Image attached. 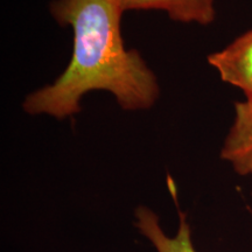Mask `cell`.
I'll use <instances>...</instances> for the list:
<instances>
[{"mask_svg":"<svg viewBox=\"0 0 252 252\" xmlns=\"http://www.w3.org/2000/svg\"><path fill=\"white\" fill-rule=\"evenodd\" d=\"M49 11L59 25L72 28V56L59 78L25 98V112L72 117L84 94L96 90L112 94L126 111L152 108L159 83L139 53L126 49L118 0H53Z\"/></svg>","mask_w":252,"mask_h":252,"instance_id":"obj_1","label":"cell"},{"mask_svg":"<svg viewBox=\"0 0 252 252\" xmlns=\"http://www.w3.org/2000/svg\"><path fill=\"white\" fill-rule=\"evenodd\" d=\"M208 62L216 69L220 80L241 89L247 98H252V30L210 54Z\"/></svg>","mask_w":252,"mask_h":252,"instance_id":"obj_2","label":"cell"},{"mask_svg":"<svg viewBox=\"0 0 252 252\" xmlns=\"http://www.w3.org/2000/svg\"><path fill=\"white\" fill-rule=\"evenodd\" d=\"M220 158L239 175H252V98L235 103V121L230 127Z\"/></svg>","mask_w":252,"mask_h":252,"instance_id":"obj_3","label":"cell"},{"mask_svg":"<svg viewBox=\"0 0 252 252\" xmlns=\"http://www.w3.org/2000/svg\"><path fill=\"white\" fill-rule=\"evenodd\" d=\"M123 12L159 9L179 23H195L202 26L215 20V0H118Z\"/></svg>","mask_w":252,"mask_h":252,"instance_id":"obj_4","label":"cell"},{"mask_svg":"<svg viewBox=\"0 0 252 252\" xmlns=\"http://www.w3.org/2000/svg\"><path fill=\"white\" fill-rule=\"evenodd\" d=\"M180 223L174 237L165 234L160 225L159 217L153 210L145 206L134 210V225L144 237L149 239L157 252H196L191 242L190 226L184 213H179Z\"/></svg>","mask_w":252,"mask_h":252,"instance_id":"obj_5","label":"cell"}]
</instances>
